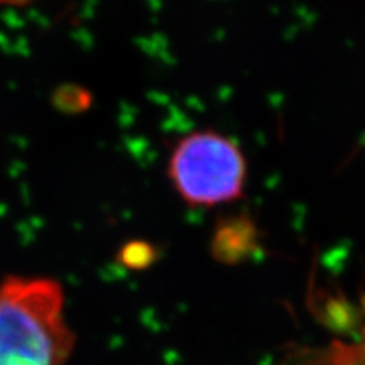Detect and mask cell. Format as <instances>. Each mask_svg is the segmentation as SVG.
<instances>
[{"instance_id": "cell-1", "label": "cell", "mask_w": 365, "mask_h": 365, "mask_svg": "<svg viewBox=\"0 0 365 365\" xmlns=\"http://www.w3.org/2000/svg\"><path fill=\"white\" fill-rule=\"evenodd\" d=\"M61 282L11 274L0 281V365H65L75 335Z\"/></svg>"}, {"instance_id": "cell-2", "label": "cell", "mask_w": 365, "mask_h": 365, "mask_svg": "<svg viewBox=\"0 0 365 365\" xmlns=\"http://www.w3.org/2000/svg\"><path fill=\"white\" fill-rule=\"evenodd\" d=\"M168 178L190 207L213 208L244 198L247 161L239 145L220 132L198 130L178 140Z\"/></svg>"}, {"instance_id": "cell-3", "label": "cell", "mask_w": 365, "mask_h": 365, "mask_svg": "<svg viewBox=\"0 0 365 365\" xmlns=\"http://www.w3.org/2000/svg\"><path fill=\"white\" fill-rule=\"evenodd\" d=\"M261 230L249 213L218 218L210 239V254L222 266H239L261 254Z\"/></svg>"}, {"instance_id": "cell-4", "label": "cell", "mask_w": 365, "mask_h": 365, "mask_svg": "<svg viewBox=\"0 0 365 365\" xmlns=\"http://www.w3.org/2000/svg\"><path fill=\"white\" fill-rule=\"evenodd\" d=\"M313 301L317 313L330 327L336 328V330H344V328L350 327V323L354 325V308L350 307V303L345 299L344 294L331 293V291L327 289H318L313 296Z\"/></svg>"}, {"instance_id": "cell-5", "label": "cell", "mask_w": 365, "mask_h": 365, "mask_svg": "<svg viewBox=\"0 0 365 365\" xmlns=\"http://www.w3.org/2000/svg\"><path fill=\"white\" fill-rule=\"evenodd\" d=\"M161 257V250L148 240H130L117 252V262L129 271H145Z\"/></svg>"}, {"instance_id": "cell-6", "label": "cell", "mask_w": 365, "mask_h": 365, "mask_svg": "<svg viewBox=\"0 0 365 365\" xmlns=\"http://www.w3.org/2000/svg\"><path fill=\"white\" fill-rule=\"evenodd\" d=\"M29 2H34V0H0V6H24Z\"/></svg>"}]
</instances>
